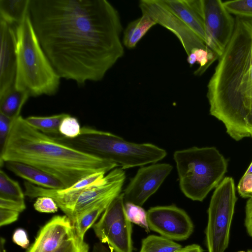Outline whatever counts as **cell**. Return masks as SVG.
Returning a JSON list of instances; mask_svg holds the SVG:
<instances>
[{
    "label": "cell",
    "instance_id": "6da1fadb",
    "mask_svg": "<svg viewBox=\"0 0 252 252\" xmlns=\"http://www.w3.org/2000/svg\"><path fill=\"white\" fill-rule=\"evenodd\" d=\"M38 40L61 78L78 85L103 79L124 55L123 26L106 0H31Z\"/></svg>",
    "mask_w": 252,
    "mask_h": 252
},
{
    "label": "cell",
    "instance_id": "7a4b0ae2",
    "mask_svg": "<svg viewBox=\"0 0 252 252\" xmlns=\"http://www.w3.org/2000/svg\"><path fill=\"white\" fill-rule=\"evenodd\" d=\"M233 33L207 85L210 114L236 141L252 138V18L236 16Z\"/></svg>",
    "mask_w": 252,
    "mask_h": 252
},
{
    "label": "cell",
    "instance_id": "3957f363",
    "mask_svg": "<svg viewBox=\"0 0 252 252\" xmlns=\"http://www.w3.org/2000/svg\"><path fill=\"white\" fill-rule=\"evenodd\" d=\"M15 161L37 168L61 181L65 189L96 172L107 173L116 164L63 143L30 126L21 115L13 120L0 165Z\"/></svg>",
    "mask_w": 252,
    "mask_h": 252
},
{
    "label": "cell",
    "instance_id": "277c9868",
    "mask_svg": "<svg viewBox=\"0 0 252 252\" xmlns=\"http://www.w3.org/2000/svg\"><path fill=\"white\" fill-rule=\"evenodd\" d=\"M16 35L15 89L30 96L55 94L59 91L61 78L41 47L30 10L16 27Z\"/></svg>",
    "mask_w": 252,
    "mask_h": 252
},
{
    "label": "cell",
    "instance_id": "5b68a950",
    "mask_svg": "<svg viewBox=\"0 0 252 252\" xmlns=\"http://www.w3.org/2000/svg\"><path fill=\"white\" fill-rule=\"evenodd\" d=\"M53 137L83 152L113 162L123 170L155 163L167 154L165 150L153 144L128 142L110 132L88 126L81 127L80 134L75 138L62 135Z\"/></svg>",
    "mask_w": 252,
    "mask_h": 252
},
{
    "label": "cell",
    "instance_id": "8992f818",
    "mask_svg": "<svg viewBox=\"0 0 252 252\" xmlns=\"http://www.w3.org/2000/svg\"><path fill=\"white\" fill-rule=\"evenodd\" d=\"M174 159L180 189L193 201H202L227 171V160L214 147H193L177 151Z\"/></svg>",
    "mask_w": 252,
    "mask_h": 252
},
{
    "label": "cell",
    "instance_id": "52a82bcc",
    "mask_svg": "<svg viewBox=\"0 0 252 252\" xmlns=\"http://www.w3.org/2000/svg\"><path fill=\"white\" fill-rule=\"evenodd\" d=\"M126 174L116 167L97 184L79 190L49 189L24 181L25 196L30 198L48 196L54 199L58 207L72 221L73 225L87 209L101 199L115 192H121Z\"/></svg>",
    "mask_w": 252,
    "mask_h": 252
},
{
    "label": "cell",
    "instance_id": "ba28073f",
    "mask_svg": "<svg viewBox=\"0 0 252 252\" xmlns=\"http://www.w3.org/2000/svg\"><path fill=\"white\" fill-rule=\"evenodd\" d=\"M237 200L233 179L224 178L215 188L208 209L205 238L208 252H224L227 248Z\"/></svg>",
    "mask_w": 252,
    "mask_h": 252
},
{
    "label": "cell",
    "instance_id": "9c48e42d",
    "mask_svg": "<svg viewBox=\"0 0 252 252\" xmlns=\"http://www.w3.org/2000/svg\"><path fill=\"white\" fill-rule=\"evenodd\" d=\"M100 242L113 252H133L132 226L127 218L123 193L117 196L93 226Z\"/></svg>",
    "mask_w": 252,
    "mask_h": 252
},
{
    "label": "cell",
    "instance_id": "30bf717a",
    "mask_svg": "<svg viewBox=\"0 0 252 252\" xmlns=\"http://www.w3.org/2000/svg\"><path fill=\"white\" fill-rule=\"evenodd\" d=\"M202 20L209 39L208 47L219 58L233 33L235 20L220 0H187Z\"/></svg>",
    "mask_w": 252,
    "mask_h": 252
},
{
    "label": "cell",
    "instance_id": "8fae6325",
    "mask_svg": "<svg viewBox=\"0 0 252 252\" xmlns=\"http://www.w3.org/2000/svg\"><path fill=\"white\" fill-rule=\"evenodd\" d=\"M147 216L150 229L170 240H185L193 231L190 217L176 206L152 207L147 212Z\"/></svg>",
    "mask_w": 252,
    "mask_h": 252
},
{
    "label": "cell",
    "instance_id": "7c38bea8",
    "mask_svg": "<svg viewBox=\"0 0 252 252\" xmlns=\"http://www.w3.org/2000/svg\"><path fill=\"white\" fill-rule=\"evenodd\" d=\"M139 6L142 13L149 15L157 24L167 29L177 36L188 56L196 48L210 49L191 29L159 0H141Z\"/></svg>",
    "mask_w": 252,
    "mask_h": 252
},
{
    "label": "cell",
    "instance_id": "4fadbf2b",
    "mask_svg": "<svg viewBox=\"0 0 252 252\" xmlns=\"http://www.w3.org/2000/svg\"><path fill=\"white\" fill-rule=\"evenodd\" d=\"M172 166L157 163L138 169L123 193L125 203L141 206L159 188L170 173Z\"/></svg>",
    "mask_w": 252,
    "mask_h": 252
},
{
    "label": "cell",
    "instance_id": "5bb4252c",
    "mask_svg": "<svg viewBox=\"0 0 252 252\" xmlns=\"http://www.w3.org/2000/svg\"><path fill=\"white\" fill-rule=\"evenodd\" d=\"M16 41V26L0 19V97L14 85Z\"/></svg>",
    "mask_w": 252,
    "mask_h": 252
},
{
    "label": "cell",
    "instance_id": "9a60e30c",
    "mask_svg": "<svg viewBox=\"0 0 252 252\" xmlns=\"http://www.w3.org/2000/svg\"><path fill=\"white\" fill-rule=\"evenodd\" d=\"M74 233L73 223L66 215L55 216L41 228L26 252H53Z\"/></svg>",
    "mask_w": 252,
    "mask_h": 252
},
{
    "label": "cell",
    "instance_id": "2e32d148",
    "mask_svg": "<svg viewBox=\"0 0 252 252\" xmlns=\"http://www.w3.org/2000/svg\"><path fill=\"white\" fill-rule=\"evenodd\" d=\"M4 163L9 171L34 185L49 189H65L61 181L37 168L15 161H7Z\"/></svg>",
    "mask_w": 252,
    "mask_h": 252
},
{
    "label": "cell",
    "instance_id": "e0dca14e",
    "mask_svg": "<svg viewBox=\"0 0 252 252\" xmlns=\"http://www.w3.org/2000/svg\"><path fill=\"white\" fill-rule=\"evenodd\" d=\"M167 9L191 29L208 47L209 39L204 24L187 0H159Z\"/></svg>",
    "mask_w": 252,
    "mask_h": 252
},
{
    "label": "cell",
    "instance_id": "ac0fdd59",
    "mask_svg": "<svg viewBox=\"0 0 252 252\" xmlns=\"http://www.w3.org/2000/svg\"><path fill=\"white\" fill-rule=\"evenodd\" d=\"M120 194V191L111 193L86 210L73 224L77 235L84 239L88 230L94 225L98 217L103 214L111 202Z\"/></svg>",
    "mask_w": 252,
    "mask_h": 252
},
{
    "label": "cell",
    "instance_id": "d6986e66",
    "mask_svg": "<svg viewBox=\"0 0 252 252\" xmlns=\"http://www.w3.org/2000/svg\"><path fill=\"white\" fill-rule=\"evenodd\" d=\"M156 21L148 14L142 16L127 25L124 31L122 42L126 48L133 49L149 30L157 25Z\"/></svg>",
    "mask_w": 252,
    "mask_h": 252
},
{
    "label": "cell",
    "instance_id": "ffe728a7",
    "mask_svg": "<svg viewBox=\"0 0 252 252\" xmlns=\"http://www.w3.org/2000/svg\"><path fill=\"white\" fill-rule=\"evenodd\" d=\"M31 0H0V19L17 26L29 11Z\"/></svg>",
    "mask_w": 252,
    "mask_h": 252
},
{
    "label": "cell",
    "instance_id": "44dd1931",
    "mask_svg": "<svg viewBox=\"0 0 252 252\" xmlns=\"http://www.w3.org/2000/svg\"><path fill=\"white\" fill-rule=\"evenodd\" d=\"M30 95L16 90L14 86L0 97V113L12 120L20 116V112Z\"/></svg>",
    "mask_w": 252,
    "mask_h": 252
},
{
    "label": "cell",
    "instance_id": "7402d4cb",
    "mask_svg": "<svg viewBox=\"0 0 252 252\" xmlns=\"http://www.w3.org/2000/svg\"><path fill=\"white\" fill-rule=\"evenodd\" d=\"M67 114L61 113L47 117L32 116L25 119L26 122L34 128L55 137L61 135L59 127L62 121Z\"/></svg>",
    "mask_w": 252,
    "mask_h": 252
},
{
    "label": "cell",
    "instance_id": "603a6c76",
    "mask_svg": "<svg viewBox=\"0 0 252 252\" xmlns=\"http://www.w3.org/2000/svg\"><path fill=\"white\" fill-rule=\"evenodd\" d=\"M181 248V245L173 240L151 235L142 240L139 252H175Z\"/></svg>",
    "mask_w": 252,
    "mask_h": 252
},
{
    "label": "cell",
    "instance_id": "cb8c5ba5",
    "mask_svg": "<svg viewBox=\"0 0 252 252\" xmlns=\"http://www.w3.org/2000/svg\"><path fill=\"white\" fill-rule=\"evenodd\" d=\"M25 194L19 183L0 170V198L24 200Z\"/></svg>",
    "mask_w": 252,
    "mask_h": 252
},
{
    "label": "cell",
    "instance_id": "d4e9b609",
    "mask_svg": "<svg viewBox=\"0 0 252 252\" xmlns=\"http://www.w3.org/2000/svg\"><path fill=\"white\" fill-rule=\"evenodd\" d=\"M125 208L127 218L131 222L142 227L146 232H149L147 212L141 206L127 202L125 203Z\"/></svg>",
    "mask_w": 252,
    "mask_h": 252
},
{
    "label": "cell",
    "instance_id": "484cf974",
    "mask_svg": "<svg viewBox=\"0 0 252 252\" xmlns=\"http://www.w3.org/2000/svg\"><path fill=\"white\" fill-rule=\"evenodd\" d=\"M225 8L236 16L252 18V0H236L223 1Z\"/></svg>",
    "mask_w": 252,
    "mask_h": 252
},
{
    "label": "cell",
    "instance_id": "4316f807",
    "mask_svg": "<svg viewBox=\"0 0 252 252\" xmlns=\"http://www.w3.org/2000/svg\"><path fill=\"white\" fill-rule=\"evenodd\" d=\"M81 127L78 120L67 114L62 121L59 132L61 135L68 138H75L80 134Z\"/></svg>",
    "mask_w": 252,
    "mask_h": 252
},
{
    "label": "cell",
    "instance_id": "83f0119b",
    "mask_svg": "<svg viewBox=\"0 0 252 252\" xmlns=\"http://www.w3.org/2000/svg\"><path fill=\"white\" fill-rule=\"evenodd\" d=\"M89 246L75 233L53 252H89Z\"/></svg>",
    "mask_w": 252,
    "mask_h": 252
},
{
    "label": "cell",
    "instance_id": "f1b7e54d",
    "mask_svg": "<svg viewBox=\"0 0 252 252\" xmlns=\"http://www.w3.org/2000/svg\"><path fill=\"white\" fill-rule=\"evenodd\" d=\"M33 207L37 211L46 213H55L57 212L59 208L54 199L48 196L36 198Z\"/></svg>",
    "mask_w": 252,
    "mask_h": 252
},
{
    "label": "cell",
    "instance_id": "f546056e",
    "mask_svg": "<svg viewBox=\"0 0 252 252\" xmlns=\"http://www.w3.org/2000/svg\"><path fill=\"white\" fill-rule=\"evenodd\" d=\"M13 121L8 117L0 113V153L5 146Z\"/></svg>",
    "mask_w": 252,
    "mask_h": 252
},
{
    "label": "cell",
    "instance_id": "4dcf8cb0",
    "mask_svg": "<svg viewBox=\"0 0 252 252\" xmlns=\"http://www.w3.org/2000/svg\"><path fill=\"white\" fill-rule=\"evenodd\" d=\"M239 195L243 198L252 197V173H245L237 186Z\"/></svg>",
    "mask_w": 252,
    "mask_h": 252
},
{
    "label": "cell",
    "instance_id": "1f68e13d",
    "mask_svg": "<svg viewBox=\"0 0 252 252\" xmlns=\"http://www.w3.org/2000/svg\"><path fill=\"white\" fill-rule=\"evenodd\" d=\"M24 200L0 198V208L6 209L19 212H23L26 209Z\"/></svg>",
    "mask_w": 252,
    "mask_h": 252
},
{
    "label": "cell",
    "instance_id": "d6a6232c",
    "mask_svg": "<svg viewBox=\"0 0 252 252\" xmlns=\"http://www.w3.org/2000/svg\"><path fill=\"white\" fill-rule=\"evenodd\" d=\"M20 212L0 208V226L9 224L16 221Z\"/></svg>",
    "mask_w": 252,
    "mask_h": 252
},
{
    "label": "cell",
    "instance_id": "836d02e7",
    "mask_svg": "<svg viewBox=\"0 0 252 252\" xmlns=\"http://www.w3.org/2000/svg\"><path fill=\"white\" fill-rule=\"evenodd\" d=\"M12 240L14 243L23 248H27L29 245L27 233L23 228H18L14 231Z\"/></svg>",
    "mask_w": 252,
    "mask_h": 252
},
{
    "label": "cell",
    "instance_id": "e575fe53",
    "mask_svg": "<svg viewBox=\"0 0 252 252\" xmlns=\"http://www.w3.org/2000/svg\"><path fill=\"white\" fill-rule=\"evenodd\" d=\"M245 226L248 234L252 238V197L249 198L246 204Z\"/></svg>",
    "mask_w": 252,
    "mask_h": 252
},
{
    "label": "cell",
    "instance_id": "d590c367",
    "mask_svg": "<svg viewBox=\"0 0 252 252\" xmlns=\"http://www.w3.org/2000/svg\"><path fill=\"white\" fill-rule=\"evenodd\" d=\"M204 250L197 244H192L181 248L175 252H203Z\"/></svg>",
    "mask_w": 252,
    "mask_h": 252
},
{
    "label": "cell",
    "instance_id": "8d00e7d4",
    "mask_svg": "<svg viewBox=\"0 0 252 252\" xmlns=\"http://www.w3.org/2000/svg\"><path fill=\"white\" fill-rule=\"evenodd\" d=\"M92 252H113L99 242L94 245Z\"/></svg>",
    "mask_w": 252,
    "mask_h": 252
},
{
    "label": "cell",
    "instance_id": "74e56055",
    "mask_svg": "<svg viewBox=\"0 0 252 252\" xmlns=\"http://www.w3.org/2000/svg\"><path fill=\"white\" fill-rule=\"evenodd\" d=\"M5 240L2 238H0V252H5L4 249Z\"/></svg>",
    "mask_w": 252,
    "mask_h": 252
},
{
    "label": "cell",
    "instance_id": "f35d334b",
    "mask_svg": "<svg viewBox=\"0 0 252 252\" xmlns=\"http://www.w3.org/2000/svg\"><path fill=\"white\" fill-rule=\"evenodd\" d=\"M245 173H252V161L251 164L250 165V166H249L248 168L247 169V170L245 172Z\"/></svg>",
    "mask_w": 252,
    "mask_h": 252
},
{
    "label": "cell",
    "instance_id": "ab89813d",
    "mask_svg": "<svg viewBox=\"0 0 252 252\" xmlns=\"http://www.w3.org/2000/svg\"><path fill=\"white\" fill-rule=\"evenodd\" d=\"M251 252V250H248L247 252L246 251H239V252Z\"/></svg>",
    "mask_w": 252,
    "mask_h": 252
},
{
    "label": "cell",
    "instance_id": "60d3db41",
    "mask_svg": "<svg viewBox=\"0 0 252 252\" xmlns=\"http://www.w3.org/2000/svg\"><path fill=\"white\" fill-rule=\"evenodd\" d=\"M251 250V252H252V250Z\"/></svg>",
    "mask_w": 252,
    "mask_h": 252
}]
</instances>
